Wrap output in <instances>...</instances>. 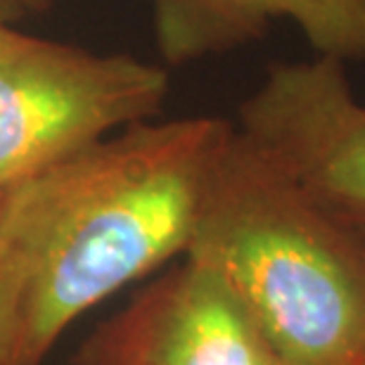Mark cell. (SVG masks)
<instances>
[{
    "instance_id": "obj_1",
    "label": "cell",
    "mask_w": 365,
    "mask_h": 365,
    "mask_svg": "<svg viewBox=\"0 0 365 365\" xmlns=\"http://www.w3.org/2000/svg\"><path fill=\"white\" fill-rule=\"evenodd\" d=\"M232 128L140 121L3 190L0 365H43L83 313L185 257Z\"/></svg>"
},
{
    "instance_id": "obj_2",
    "label": "cell",
    "mask_w": 365,
    "mask_h": 365,
    "mask_svg": "<svg viewBox=\"0 0 365 365\" xmlns=\"http://www.w3.org/2000/svg\"><path fill=\"white\" fill-rule=\"evenodd\" d=\"M182 259L218 275L277 365L365 363V242L237 128Z\"/></svg>"
},
{
    "instance_id": "obj_3",
    "label": "cell",
    "mask_w": 365,
    "mask_h": 365,
    "mask_svg": "<svg viewBox=\"0 0 365 365\" xmlns=\"http://www.w3.org/2000/svg\"><path fill=\"white\" fill-rule=\"evenodd\" d=\"M169 91L162 64L0 26V190L152 121Z\"/></svg>"
},
{
    "instance_id": "obj_4",
    "label": "cell",
    "mask_w": 365,
    "mask_h": 365,
    "mask_svg": "<svg viewBox=\"0 0 365 365\" xmlns=\"http://www.w3.org/2000/svg\"><path fill=\"white\" fill-rule=\"evenodd\" d=\"M235 128L327 214L365 225V105L346 64L318 55L273 64Z\"/></svg>"
},
{
    "instance_id": "obj_5",
    "label": "cell",
    "mask_w": 365,
    "mask_h": 365,
    "mask_svg": "<svg viewBox=\"0 0 365 365\" xmlns=\"http://www.w3.org/2000/svg\"><path fill=\"white\" fill-rule=\"evenodd\" d=\"M76 365H277L216 273L190 259L100 323Z\"/></svg>"
},
{
    "instance_id": "obj_6",
    "label": "cell",
    "mask_w": 365,
    "mask_h": 365,
    "mask_svg": "<svg viewBox=\"0 0 365 365\" xmlns=\"http://www.w3.org/2000/svg\"><path fill=\"white\" fill-rule=\"evenodd\" d=\"M157 48L182 67L261 41L292 21L318 57L365 62V0H148Z\"/></svg>"
},
{
    "instance_id": "obj_7",
    "label": "cell",
    "mask_w": 365,
    "mask_h": 365,
    "mask_svg": "<svg viewBox=\"0 0 365 365\" xmlns=\"http://www.w3.org/2000/svg\"><path fill=\"white\" fill-rule=\"evenodd\" d=\"M31 12L34 10L29 7L26 0H0V26L19 24Z\"/></svg>"
},
{
    "instance_id": "obj_8",
    "label": "cell",
    "mask_w": 365,
    "mask_h": 365,
    "mask_svg": "<svg viewBox=\"0 0 365 365\" xmlns=\"http://www.w3.org/2000/svg\"><path fill=\"white\" fill-rule=\"evenodd\" d=\"M29 7H31L34 12H41V10H46V7L50 5V0H26Z\"/></svg>"
},
{
    "instance_id": "obj_9",
    "label": "cell",
    "mask_w": 365,
    "mask_h": 365,
    "mask_svg": "<svg viewBox=\"0 0 365 365\" xmlns=\"http://www.w3.org/2000/svg\"><path fill=\"white\" fill-rule=\"evenodd\" d=\"M351 228H356V232L361 235V240L365 242V225H351Z\"/></svg>"
},
{
    "instance_id": "obj_10",
    "label": "cell",
    "mask_w": 365,
    "mask_h": 365,
    "mask_svg": "<svg viewBox=\"0 0 365 365\" xmlns=\"http://www.w3.org/2000/svg\"><path fill=\"white\" fill-rule=\"evenodd\" d=\"M0 207H3V190H0Z\"/></svg>"
},
{
    "instance_id": "obj_11",
    "label": "cell",
    "mask_w": 365,
    "mask_h": 365,
    "mask_svg": "<svg viewBox=\"0 0 365 365\" xmlns=\"http://www.w3.org/2000/svg\"><path fill=\"white\" fill-rule=\"evenodd\" d=\"M363 365H365V363H363Z\"/></svg>"
}]
</instances>
